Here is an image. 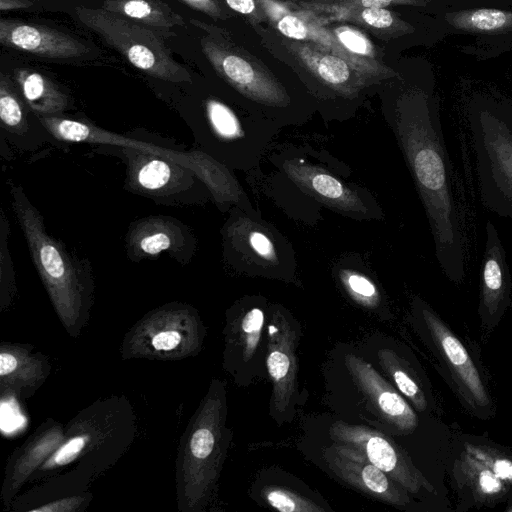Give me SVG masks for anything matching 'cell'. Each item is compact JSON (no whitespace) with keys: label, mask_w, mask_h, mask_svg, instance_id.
<instances>
[{"label":"cell","mask_w":512,"mask_h":512,"mask_svg":"<svg viewBox=\"0 0 512 512\" xmlns=\"http://www.w3.org/2000/svg\"><path fill=\"white\" fill-rule=\"evenodd\" d=\"M393 127L426 212L439 266L451 282L461 284L465 241L437 104L423 94L407 98Z\"/></svg>","instance_id":"cell-1"},{"label":"cell","mask_w":512,"mask_h":512,"mask_svg":"<svg viewBox=\"0 0 512 512\" xmlns=\"http://www.w3.org/2000/svg\"><path fill=\"white\" fill-rule=\"evenodd\" d=\"M10 195L32 261L56 312L72 334L81 326L91 303L93 280L89 263L49 234L42 214L20 185L11 184Z\"/></svg>","instance_id":"cell-2"},{"label":"cell","mask_w":512,"mask_h":512,"mask_svg":"<svg viewBox=\"0 0 512 512\" xmlns=\"http://www.w3.org/2000/svg\"><path fill=\"white\" fill-rule=\"evenodd\" d=\"M414 319L439 373L463 410L476 419L495 417L496 405L479 353L424 300L413 302Z\"/></svg>","instance_id":"cell-3"},{"label":"cell","mask_w":512,"mask_h":512,"mask_svg":"<svg viewBox=\"0 0 512 512\" xmlns=\"http://www.w3.org/2000/svg\"><path fill=\"white\" fill-rule=\"evenodd\" d=\"M469 125L481 201L491 212L512 219V109L477 103Z\"/></svg>","instance_id":"cell-4"},{"label":"cell","mask_w":512,"mask_h":512,"mask_svg":"<svg viewBox=\"0 0 512 512\" xmlns=\"http://www.w3.org/2000/svg\"><path fill=\"white\" fill-rule=\"evenodd\" d=\"M74 12L83 25L145 74L171 83H192L191 73L174 59L158 31L103 7L80 5Z\"/></svg>","instance_id":"cell-5"},{"label":"cell","mask_w":512,"mask_h":512,"mask_svg":"<svg viewBox=\"0 0 512 512\" xmlns=\"http://www.w3.org/2000/svg\"><path fill=\"white\" fill-rule=\"evenodd\" d=\"M47 132L57 140L77 143H99L147 151L172 160L191 169L218 198H225L230 192L224 165L203 152H181L165 149L154 144L140 142L122 135L104 130L91 123L64 118L46 116L41 120Z\"/></svg>","instance_id":"cell-6"},{"label":"cell","mask_w":512,"mask_h":512,"mask_svg":"<svg viewBox=\"0 0 512 512\" xmlns=\"http://www.w3.org/2000/svg\"><path fill=\"white\" fill-rule=\"evenodd\" d=\"M190 23L207 31L200 39L203 54L218 74L245 98L273 110L290 106L291 98L284 88L235 52L211 26L196 19H191Z\"/></svg>","instance_id":"cell-7"},{"label":"cell","mask_w":512,"mask_h":512,"mask_svg":"<svg viewBox=\"0 0 512 512\" xmlns=\"http://www.w3.org/2000/svg\"><path fill=\"white\" fill-rule=\"evenodd\" d=\"M330 436L336 443L362 453L410 494L431 496L436 493L434 486L416 468L408 455L381 432L338 421L331 426Z\"/></svg>","instance_id":"cell-8"},{"label":"cell","mask_w":512,"mask_h":512,"mask_svg":"<svg viewBox=\"0 0 512 512\" xmlns=\"http://www.w3.org/2000/svg\"><path fill=\"white\" fill-rule=\"evenodd\" d=\"M124 150L126 183L134 193L160 202H178L176 197L181 200L192 189L195 178H199L191 169L167 158L131 148Z\"/></svg>","instance_id":"cell-9"},{"label":"cell","mask_w":512,"mask_h":512,"mask_svg":"<svg viewBox=\"0 0 512 512\" xmlns=\"http://www.w3.org/2000/svg\"><path fill=\"white\" fill-rule=\"evenodd\" d=\"M485 230L477 312L483 337H488L498 327L511 305L512 280L496 226L488 220Z\"/></svg>","instance_id":"cell-10"},{"label":"cell","mask_w":512,"mask_h":512,"mask_svg":"<svg viewBox=\"0 0 512 512\" xmlns=\"http://www.w3.org/2000/svg\"><path fill=\"white\" fill-rule=\"evenodd\" d=\"M447 467L457 511L495 508L512 501V488L457 445Z\"/></svg>","instance_id":"cell-11"},{"label":"cell","mask_w":512,"mask_h":512,"mask_svg":"<svg viewBox=\"0 0 512 512\" xmlns=\"http://www.w3.org/2000/svg\"><path fill=\"white\" fill-rule=\"evenodd\" d=\"M323 458L339 478L356 489L391 505L411 503L409 492L359 451L335 442L324 450Z\"/></svg>","instance_id":"cell-12"},{"label":"cell","mask_w":512,"mask_h":512,"mask_svg":"<svg viewBox=\"0 0 512 512\" xmlns=\"http://www.w3.org/2000/svg\"><path fill=\"white\" fill-rule=\"evenodd\" d=\"M223 400L215 395L206 401L189 436L184 462L190 489L195 501L206 491L214 478L221 439Z\"/></svg>","instance_id":"cell-13"},{"label":"cell","mask_w":512,"mask_h":512,"mask_svg":"<svg viewBox=\"0 0 512 512\" xmlns=\"http://www.w3.org/2000/svg\"><path fill=\"white\" fill-rule=\"evenodd\" d=\"M196 321L184 306L162 308L151 314L138 328L136 352L176 357L192 352L198 344Z\"/></svg>","instance_id":"cell-14"},{"label":"cell","mask_w":512,"mask_h":512,"mask_svg":"<svg viewBox=\"0 0 512 512\" xmlns=\"http://www.w3.org/2000/svg\"><path fill=\"white\" fill-rule=\"evenodd\" d=\"M195 248L191 231L179 220L167 216H149L134 222L126 235V251L133 261H141L169 252L176 260H190Z\"/></svg>","instance_id":"cell-15"},{"label":"cell","mask_w":512,"mask_h":512,"mask_svg":"<svg viewBox=\"0 0 512 512\" xmlns=\"http://www.w3.org/2000/svg\"><path fill=\"white\" fill-rule=\"evenodd\" d=\"M1 45L50 59H77L90 53L79 38L45 25L0 20Z\"/></svg>","instance_id":"cell-16"},{"label":"cell","mask_w":512,"mask_h":512,"mask_svg":"<svg viewBox=\"0 0 512 512\" xmlns=\"http://www.w3.org/2000/svg\"><path fill=\"white\" fill-rule=\"evenodd\" d=\"M345 364L354 382L380 416L401 433L415 431L419 423L415 410L372 366L353 354L345 356Z\"/></svg>","instance_id":"cell-17"},{"label":"cell","mask_w":512,"mask_h":512,"mask_svg":"<svg viewBox=\"0 0 512 512\" xmlns=\"http://www.w3.org/2000/svg\"><path fill=\"white\" fill-rule=\"evenodd\" d=\"M267 368L273 381L274 408L284 411L295 389V335L289 323L278 314L269 326Z\"/></svg>","instance_id":"cell-18"},{"label":"cell","mask_w":512,"mask_h":512,"mask_svg":"<svg viewBox=\"0 0 512 512\" xmlns=\"http://www.w3.org/2000/svg\"><path fill=\"white\" fill-rule=\"evenodd\" d=\"M288 175L301 187L320 197L343 212L365 214L369 211L354 190L347 187L331 174L302 161L286 165Z\"/></svg>","instance_id":"cell-19"},{"label":"cell","mask_w":512,"mask_h":512,"mask_svg":"<svg viewBox=\"0 0 512 512\" xmlns=\"http://www.w3.org/2000/svg\"><path fill=\"white\" fill-rule=\"evenodd\" d=\"M14 79L26 105L37 116H59L72 105L69 95L41 72L18 68Z\"/></svg>","instance_id":"cell-20"},{"label":"cell","mask_w":512,"mask_h":512,"mask_svg":"<svg viewBox=\"0 0 512 512\" xmlns=\"http://www.w3.org/2000/svg\"><path fill=\"white\" fill-rule=\"evenodd\" d=\"M109 12L148 26L165 37L175 36L174 27H184V18L161 0H104Z\"/></svg>","instance_id":"cell-21"},{"label":"cell","mask_w":512,"mask_h":512,"mask_svg":"<svg viewBox=\"0 0 512 512\" xmlns=\"http://www.w3.org/2000/svg\"><path fill=\"white\" fill-rule=\"evenodd\" d=\"M379 362L389 373L398 390L411 402L419 412L435 410V401L429 383L413 366L391 349L378 352Z\"/></svg>","instance_id":"cell-22"},{"label":"cell","mask_w":512,"mask_h":512,"mask_svg":"<svg viewBox=\"0 0 512 512\" xmlns=\"http://www.w3.org/2000/svg\"><path fill=\"white\" fill-rule=\"evenodd\" d=\"M456 445L512 488V448L474 434H459Z\"/></svg>","instance_id":"cell-23"},{"label":"cell","mask_w":512,"mask_h":512,"mask_svg":"<svg viewBox=\"0 0 512 512\" xmlns=\"http://www.w3.org/2000/svg\"><path fill=\"white\" fill-rule=\"evenodd\" d=\"M445 19L453 28L465 32L498 34L512 30V11L498 8L450 12Z\"/></svg>","instance_id":"cell-24"},{"label":"cell","mask_w":512,"mask_h":512,"mask_svg":"<svg viewBox=\"0 0 512 512\" xmlns=\"http://www.w3.org/2000/svg\"><path fill=\"white\" fill-rule=\"evenodd\" d=\"M0 376L2 383L11 386L33 385L40 382L43 369L39 360L30 357L18 348L6 347L0 353Z\"/></svg>","instance_id":"cell-25"},{"label":"cell","mask_w":512,"mask_h":512,"mask_svg":"<svg viewBox=\"0 0 512 512\" xmlns=\"http://www.w3.org/2000/svg\"><path fill=\"white\" fill-rule=\"evenodd\" d=\"M63 432L59 427H53L31 443L20 457L9 476V488L16 489L34 469L52 454L63 442Z\"/></svg>","instance_id":"cell-26"},{"label":"cell","mask_w":512,"mask_h":512,"mask_svg":"<svg viewBox=\"0 0 512 512\" xmlns=\"http://www.w3.org/2000/svg\"><path fill=\"white\" fill-rule=\"evenodd\" d=\"M0 120L2 129L12 135L23 136L29 131L25 105L4 74L0 79Z\"/></svg>","instance_id":"cell-27"},{"label":"cell","mask_w":512,"mask_h":512,"mask_svg":"<svg viewBox=\"0 0 512 512\" xmlns=\"http://www.w3.org/2000/svg\"><path fill=\"white\" fill-rule=\"evenodd\" d=\"M10 224L4 210L0 217V284L2 306L9 304L16 291L13 262L9 250Z\"/></svg>","instance_id":"cell-28"},{"label":"cell","mask_w":512,"mask_h":512,"mask_svg":"<svg viewBox=\"0 0 512 512\" xmlns=\"http://www.w3.org/2000/svg\"><path fill=\"white\" fill-rule=\"evenodd\" d=\"M262 496L270 506L282 512L323 511L314 502L280 487H266Z\"/></svg>","instance_id":"cell-29"},{"label":"cell","mask_w":512,"mask_h":512,"mask_svg":"<svg viewBox=\"0 0 512 512\" xmlns=\"http://www.w3.org/2000/svg\"><path fill=\"white\" fill-rule=\"evenodd\" d=\"M341 279L349 294L366 307H375L379 302L378 291L366 276L352 271H343Z\"/></svg>","instance_id":"cell-30"},{"label":"cell","mask_w":512,"mask_h":512,"mask_svg":"<svg viewBox=\"0 0 512 512\" xmlns=\"http://www.w3.org/2000/svg\"><path fill=\"white\" fill-rule=\"evenodd\" d=\"M263 312L253 308L245 314L240 324V340L243 346V358L248 361L258 346L263 326Z\"/></svg>","instance_id":"cell-31"},{"label":"cell","mask_w":512,"mask_h":512,"mask_svg":"<svg viewBox=\"0 0 512 512\" xmlns=\"http://www.w3.org/2000/svg\"><path fill=\"white\" fill-rule=\"evenodd\" d=\"M315 70L322 80L333 86H342L351 78L348 64L334 55L322 56L317 61Z\"/></svg>","instance_id":"cell-32"},{"label":"cell","mask_w":512,"mask_h":512,"mask_svg":"<svg viewBox=\"0 0 512 512\" xmlns=\"http://www.w3.org/2000/svg\"><path fill=\"white\" fill-rule=\"evenodd\" d=\"M14 399L9 397L1 400V428L3 432L12 433L25 425L24 415Z\"/></svg>","instance_id":"cell-33"},{"label":"cell","mask_w":512,"mask_h":512,"mask_svg":"<svg viewBox=\"0 0 512 512\" xmlns=\"http://www.w3.org/2000/svg\"><path fill=\"white\" fill-rule=\"evenodd\" d=\"M336 35L341 44L352 53L359 55L371 54V45L360 32L351 28H340L336 30Z\"/></svg>","instance_id":"cell-34"},{"label":"cell","mask_w":512,"mask_h":512,"mask_svg":"<svg viewBox=\"0 0 512 512\" xmlns=\"http://www.w3.org/2000/svg\"><path fill=\"white\" fill-rule=\"evenodd\" d=\"M248 244L253 252L264 260H275L276 251L271 239L263 232L255 230L248 236Z\"/></svg>","instance_id":"cell-35"},{"label":"cell","mask_w":512,"mask_h":512,"mask_svg":"<svg viewBox=\"0 0 512 512\" xmlns=\"http://www.w3.org/2000/svg\"><path fill=\"white\" fill-rule=\"evenodd\" d=\"M278 30L288 38L303 40L307 38V28L304 23L293 15L283 16L277 23Z\"/></svg>","instance_id":"cell-36"},{"label":"cell","mask_w":512,"mask_h":512,"mask_svg":"<svg viewBox=\"0 0 512 512\" xmlns=\"http://www.w3.org/2000/svg\"><path fill=\"white\" fill-rule=\"evenodd\" d=\"M362 20L374 28H388L394 25L392 13L383 8H366L361 13Z\"/></svg>","instance_id":"cell-37"},{"label":"cell","mask_w":512,"mask_h":512,"mask_svg":"<svg viewBox=\"0 0 512 512\" xmlns=\"http://www.w3.org/2000/svg\"><path fill=\"white\" fill-rule=\"evenodd\" d=\"M191 9L200 11L214 19L224 18V13L216 0H180Z\"/></svg>","instance_id":"cell-38"},{"label":"cell","mask_w":512,"mask_h":512,"mask_svg":"<svg viewBox=\"0 0 512 512\" xmlns=\"http://www.w3.org/2000/svg\"><path fill=\"white\" fill-rule=\"evenodd\" d=\"M82 499L77 497H70L61 499L49 504H46L42 507H38L33 509L32 511H40V512H66V511H75L81 505Z\"/></svg>","instance_id":"cell-39"},{"label":"cell","mask_w":512,"mask_h":512,"mask_svg":"<svg viewBox=\"0 0 512 512\" xmlns=\"http://www.w3.org/2000/svg\"><path fill=\"white\" fill-rule=\"evenodd\" d=\"M428 0H361V5L365 8H383L392 3H405L412 5H425Z\"/></svg>","instance_id":"cell-40"},{"label":"cell","mask_w":512,"mask_h":512,"mask_svg":"<svg viewBox=\"0 0 512 512\" xmlns=\"http://www.w3.org/2000/svg\"><path fill=\"white\" fill-rule=\"evenodd\" d=\"M227 5L241 14H251L255 11L254 0H225Z\"/></svg>","instance_id":"cell-41"},{"label":"cell","mask_w":512,"mask_h":512,"mask_svg":"<svg viewBox=\"0 0 512 512\" xmlns=\"http://www.w3.org/2000/svg\"><path fill=\"white\" fill-rule=\"evenodd\" d=\"M32 5L33 2L31 0H0L1 11L27 9Z\"/></svg>","instance_id":"cell-42"},{"label":"cell","mask_w":512,"mask_h":512,"mask_svg":"<svg viewBox=\"0 0 512 512\" xmlns=\"http://www.w3.org/2000/svg\"><path fill=\"white\" fill-rule=\"evenodd\" d=\"M507 512H512V501L507 503V506L504 509Z\"/></svg>","instance_id":"cell-43"}]
</instances>
